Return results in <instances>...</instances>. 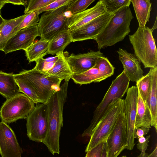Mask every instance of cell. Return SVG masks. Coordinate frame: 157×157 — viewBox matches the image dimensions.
Segmentation results:
<instances>
[{
  "label": "cell",
  "instance_id": "6da1fadb",
  "mask_svg": "<svg viewBox=\"0 0 157 157\" xmlns=\"http://www.w3.org/2000/svg\"><path fill=\"white\" fill-rule=\"evenodd\" d=\"M70 80H65L59 90L51 97L45 104L48 110V128L46 136L42 143L53 155L60 153L59 138L63 126V110L67 100Z\"/></svg>",
  "mask_w": 157,
  "mask_h": 157
},
{
  "label": "cell",
  "instance_id": "7a4b0ae2",
  "mask_svg": "<svg viewBox=\"0 0 157 157\" xmlns=\"http://www.w3.org/2000/svg\"><path fill=\"white\" fill-rule=\"evenodd\" d=\"M134 18L129 6H124L114 13L102 31L94 39L99 50L122 41L128 34Z\"/></svg>",
  "mask_w": 157,
  "mask_h": 157
},
{
  "label": "cell",
  "instance_id": "3957f363",
  "mask_svg": "<svg viewBox=\"0 0 157 157\" xmlns=\"http://www.w3.org/2000/svg\"><path fill=\"white\" fill-rule=\"evenodd\" d=\"M135 55L145 68L157 66V51L152 32L149 27H138L134 33L129 35Z\"/></svg>",
  "mask_w": 157,
  "mask_h": 157
},
{
  "label": "cell",
  "instance_id": "277c9868",
  "mask_svg": "<svg viewBox=\"0 0 157 157\" xmlns=\"http://www.w3.org/2000/svg\"><path fill=\"white\" fill-rule=\"evenodd\" d=\"M130 81L124 70L113 81L102 100L94 111L90 124L83 132L82 137L90 136L109 105L113 101L122 99L128 88Z\"/></svg>",
  "mask_w": 157,
  "mask_h": 157
},
{
  "label": "cell",
  "instance_id": "5b68a950",
  "mask_svg": "<svg viewBox=\"0 0 157 157\" xmlns=\"http://www.w3.org/2000/svg\"><path fill=\"white\" fill-rule=\"evenodd\" d=\"M69 5L43 13L37 25L40 39L49 41L56 35L68 29L69 19L72 15L68 10Z\"/></svg>",
  "mask_w": 157,
  "mask_h": 157
},
{
  "label": "cell",
  "instance_id": "8992f818",
  "mask_svg": "<svg viewBox=\"0 0 157 157\" xmlns=\"http://www.w3.org/2000/svg\"><path fill=\"white\" fill-rule=\"evenodd\" d=\"M124 99H119L111 103L92 131L85 152L106 140L112 132L118 116L124 107Z\"/></svg>",
  "mask_w": 157,
  "mask_h": 157
},
{
  "label": "cell",
  "instance_id": "52a82bcc",
  "mask_svg": "<svg viewBox=\"0 0 157 157\" xmlns=\"http://www.w3.org/2000/svg\"><path fill=\"white\" fill-rule=\"evenodd\" d=\"M34 103L24 94L6 99L0 109L1 121L10 124L20 119H26L35 108Z\"/></svg>",
  "mask_w": 157,
  "mask_h": 157
},
{
  "label": "cell",
  "instance_id": "ba28073f",
  "mask_svg": "<svg viewBox=\"0 0 157 157\" xmlns=\"http://www.w3.org/2000/svg\"><path fill=\"white\" fill-rule=\"evenodd\" d=\"M35 89L41 103L46 104L51 97L60 89L62 79L48 76L35 68L20 72Z\"/></svg>",
  "mask_w": 157,
  "mask_h": 157
},
{
  "label": "cell",
  "instance_id": "9c48e42d",
  "mask_svg": "<svg viewBox=\"0 0 157 157\" xmlns=\"http://www.w3.org/2000/svg\"><path fill=\"white\" fill-rule=\"evenodd\" d=\"M27 135L29 139L42 142L45 139L48 128L47 108L45 104H37L26 119Z\"/></svg>",
  "mask_w": 157,
  "mask_h": 157
},
{
  "label": "cell",
  "instance_id": "30bf717a",
  "mask_svg": "<svg viewBox=\"0 0 157 157\" xmlns=\"http://www.w3.org/2000/svg\"><path fill=\"white\" fill-rule=\"evenodd\" d=\"M138 96L136 86L128 88L124 100V111L125 116L127 135V149L131 150L135 145L134 133Z\"/></svg>",
  "mask_w": 157,
  "mask_h": 157
},
{
  "label": "cell",
  "instance_id": "8fae6325",
  "mask_svg": "<svg viewBox=\"0 0 157 157\" xmlns=\"http://www.w3.org/2000/svg\"><path fill=\"white\" fill-rule=\"evenodd\" d=\"M106 143L108 157H117L123 150L127 149V143L124 107L106 139Z\"/></svg>",
  "mask_w": 157,
  "mask_h": 157
},
{
  "label": "cell",
  "instance_id": "7c38bea8",
  "mask_svg": "<svg viewBox=\"0 0 157 157\" xmlns=\"http://www.w3.org/2000/svg\"><path fill=\"white\" fill-rule=\"evenodd\" d=\"M113 15L105 12L78 28L70 31L72 42L94 40L102 31Z\"/></svg>",
  "mask_w": 157,
  "mask_h": 157
},
{
  "label": "cell",
  "instance_id": "4fadbf2b",
  "mask_svg": "<svg viewBox=\"0 0 157 157\" xmlns=\"http://www.w3.org/2000/svg\"><path fill=\"white\" fill-rule=\"evenodd\" d=\"M39 36L37 25L22 29L16 33L7 42L2 50L5 54L19 50H26Z\"/></svg>",
  "mask_w": 157,
  "mask_h": 157
},
{
  "label": "cell",
  "instance_id": "5bb4252c",
  "mask_svg": "<svg viewBox=\"0 0 157 157\" xmlns=\"http://www.w3.org/2000/svg\"><path fill=\"white\" fill-rule=\"evenodd\" d=\"M22 150L12 128L0 122V154L2 157H21Z\"/></svg>",
  "mask_w": 157,
  "mask_h": 157
},
{
  "label": "cell",
  "instance_id": "9a60e30c",
  "mask_svg": "<svg viewBox=\"0 0 157 157\" xmlns=\"http://www.w3.org/2000/svg\"><path fill=\"white\" fill-rule=\"evenodd\" d=\"M66 60L73 75L83 73L94 67L98 60L104 56L100 50L86 53L66 55Z\"/></svg>",
  "mask_w": 157,
  "mask_h": 157
},
{
  "label": "cell",
  "instance_id": "2e32d148",
  "mask_svg": "<svg viewBox=\"0 0 157 157\" xmlns=\"http://www.w3.org/2000/svg\"><path fill=\"white\" fill-rule=\"evenodd\" d=\"M117 52L126 76L130 81L136 82L142 77L144 73L140 61L134 54L125 49L119 48Z\"/></svg>",
  "mask_w": 157,
  "mask_h": 157
},
{
  "label": "cell",
  "instance_id": "e0dca14e",
  "mask_svg": "<svg viewBox=\"0 0 157 157\" xmlns=\"http://www.w3.org/2000/svg\"><path fill=\"white\" fill-rule=\"evenodd\" d=\"M106 12L104 0H100L92 7L72 15L69 20L68 28L70 31L75 30Z\"/></svg>",
  "mask_w": 157,
  "mask_h": 157
},
{
  "label": "cell",
  "instance_id": "ac0fdd59",
  "mask_svg": "<svg viewBox=\"0 0 157 157\" xmlns=\"http://www.w3.org/2000/svg\"><path fill=\"white\" fill-rule=\"evenodd\" d=\"M151 85L146 102L151 116V126L154 127L157 132V66L150 68Z\"/></svg>",
  "mask_w": 157,
  "mask_h": 157
},
{
  "label": "cell",
  "instance_id": "d6986e66",
  "mask_svg": "<svg viewBox=\"0 0 157 157\" xmlns=\"http://www.w3.org/2000/svg\"><path fill=\"white\" fill-rule=\"evenodd\" d=\"M56 55L58 58L54 66L44 73L48 76H55L62 80L71 78L73 74L67 62L66 55L63 52Z\"/></svg>",
  "mask_w": 157,
  "mask_h": 157
},
{
  "label": "cell",
  "instance_id": "ffe728a7",
  "mask_svg": "<svg viewBox=\"0 0 157 157\" xmlns=\"http://www.w3.org/2000/svg\"><path fill=\"white\" fill-rule=\"evenodd\" d=\"M20 93L15 82L14 74L0 71V94L6 99Z\"/></svg>",
  "mask_w": 157,
  "mask_h": 157
},
{
  "label": "cell",
  "instance_id": "44dd1931",
  "mask_svg": "<svg viewBox=\"0 0 157 157\" xmlns=\"http://www.w3.org/2000/svg\"><path fill=\"white\" fill-rule=\"evenodd\" d=\"M71 42V32L69 29L63 31L49 41L47 54L54 55L63 52L65 48Z\"/></svg>",
  "mask_w": 157,
  "mask_h": 157
},
{
  "label": "cell",
  "instance_id": "7402d4cb",
  "mask_svg": "<svg viewBox=\"0 0 157 157\" xmlns=\"http://www.w3.org/2000/svg\"><path fill=\"white\" fill-rule=\"evenodd\" d=\"M138 92L135 128L141 127H145L150 128L151 124V112L146 102L143 100L138 91Z\"/></svg>",
  "mask_w": 157,
  "mask_h": 157
},
{
  "label": "cell",
  "instance_id": "603a6c76",
  "mask_svg": "<svg viewBox=\"0 0 157 157\" xmlns=\"http://www.w3.org/2000/svg\"><path fill=\"white\" fill-rule=\"evenodd\" d=\"M133 5L139 27H144L149 21L151 10V3L149 0H131Z\"/></svg>",
  "mask_w": 157,
  "mask_h": 157
},
{
  "label": "cell",
  "instance_id": "cb8c5ba5",
  "mask_svg": "<svg viewBox=\"0 0 157 157\" xmlns=\"http://www.w3.org/2000/svg\"><path fill=\"white\" fill-rule=\"evenodd\" d=\"M49 41L40 39L31 44L25 50L29 63L36 61L47 54Z\"/></svg>",
  "mask_w": 157,
  "mask_h": 157
},
{
  "label": "cell",
  "instance_id": "d4e9b609",
  "mask_svg": "<svg viewBox=\"0 0 157 157\" xmlns=\"http://www.w3.org/2000/svg\"><path fill=\"white\" fill-rule=\"evenodd\" d=\"M26 14L16 18L6 20L4 23L0 27V51H2L11 33L24 19Z\"/></svg>",
  "mask_w": 157,
  "mask_h": 157
},
{
  "label": "cell",
  "instance_id": "484cf974",
  "mask_svg": "<svg viewBox=\"0 0 157 157\" xmlns=\"http://www.w3.org/2000/svg\"><path fill=\"white\" fill-rule=\"evenodd\" d=\"M14 78L20 92L25 94L35 104L41 103L35 89L22 74L19 72L14 74Z\"/></svg>",
  "mask_w": 157,
  "mask_h": 157
},
{
  "label": "cell",
  "instance_id": "4316f807",
  "mask_svg": "<svg viewBox=\"0 0 157 157\" xmlns=\"http://www.w3.org/2000/svg\"><path fill=\"white\" fill-rule=\"evenodd\" d=\"M71 78L75 83L80 85L99 82L106 79L95 66L83 73L73 75Z\"/></svg>",
  "mask_w": 157,
  "mask_h": 157
},
{
  "label": "cell",
  "instance_id": "83f0119b",
  "mask_svg": "<svg viewBox=\"0 0 157 157\" xmlns=\"http://www.w3.org/2000/svg\"><path fill=\"white\" fill-rule=\"evenodd\" d=\"M151 85V75L149 70L148 73L143 76L136 82L138 91L143 100L146 102Z\"/></svg>",
  "mask_w": 157,
  "mask_h": 157
},
{
  "label": "cell",
  "instance_id": "f1b7e54d",
  "mask_svg": "<svg viewBox=\"0 0 157 157\" xmlns=\"http://www.w3.org/2000/svg\"><path fill=\"white\" fill-rule=\"evenodd\" d=\"M39 15L36 10L26 14L24 19L12 31L10 38L22 29L37 25L40 19Z\"/></svg>",
  "mask_w": 157,
  "mask_h": 157
},
{
  "label": "cell",
  "instance_id": "f546056e",
  "mask_svg": "<svg viewBox=\"0 0 157 157\" xmlns=\"http://www.w3.org/2000/svg\"><path fill=\"white\" fill-rule=\"evenodd\" d=\"M94 66L98 68L100 73L105 79L114 74V67L107 58L104 56L100 58Z\"/></svg>",
  "mask_w": 157,
  "mask_h": 157
},
{
  "label": "cell",
  "instance_id": "4dcf8cb0",
  "mask_svg": "<svg viewBox=\"0 0 157 157\" xmlns=\"http://www.w3.org/2000/svg\"><path fill=\"white\" fill-rule=\"evenodd\" d=\"M58 58V56L44 59L42 58L36 61L34 67L37 70L45 73L51 70L54 66Z\"/></svg>",
  "mask_w": 157,
  "mask_h": 157
},
{
  "label": "cell",
  "instance_id": "1f68e13d",
  "mask_svg": "<svg viewBox=\"0 0 157 157\" xmlns=\"http://www.w3.org/2000/svg\"><path fill=\"white\" fill-rule=\"evenodd\" d=\"M95 0H74L70 4L68 9L73 15L80 13L86 9Z\"/></svg>",
  "mask_w": 157,
  "mask_h": 157
},
{
  "label": "cell",
  "instance_id": "d6a6232c",
  "mask_svg": "<svg viewBox=\"0 0 157 157\" xmlns=\"http://www.w3.org/2000/svg\"><path fill=\"white\" fill-rule=\"evenodd\" d=\"M105 3L106 12L114 13L121 8L129 6L131 0H104Z\"/></svg>",
  "mask_w": 157,
  "mask_h": 157
},
{
  "label": "cell",
  "instance_id": "836d02e7",
  "mask_svg": "<svg viewBox=\"0 0 157 157\" xmlns=\"http://www.w3.org/2000/svg\"><path fill=\"white\" fill-rule=\"evenodd\" d=\"M55 0H30L24 12L25 14L43 8L54 2Z\"/></svg>",
  "mask_w": 157,
  "mask_h": 157
},
{
  "label": "cell",
  "instance_id": "e575fe53",
  "mask_svg": "<svg viewBox=\"0 0 157 157\" xmlns=\"http://www.w3.org/2000/svg\"><path fill=\"white\" fill-rule=\"evenodd\" d=\"M74 0H55L48 5L36 10L39 14L46 11L57 9L62 6L69 5Z\"/></svg>",
  "mask_w": 157,
  "mask_h": 157
},
{
  "label": "cell",
  "instance_id": "d590c367",
  "mask_svg": "<svg viewBox=\"0 0 157 157\" xmlns=\"http://www.w3.org/2000/svg\"><path fill=\"white\" fill-rule=\"evenodd\" d=\"M106 139L86 152L85 157H101L105 143Z\"/></svg>",
  "mask_w": 157,
  "mask_h": 157
},
{
  "label": "cell",
  "instance_id": "8d00e7d4",
  "mask_svg": "<svg viewBox=\"0 0 157 157\" xmlns=\"http://www.w3.org/2000/svg\"><path fill=\"white\" fill-rule=\"evenodd\" d=\"M150 137V136H148L146 137L143 136L138 139V142L137 145V148L141 152L146 151L148 146Z\"/></svg>",
  "mask_w": 157,
  "mask_h": 157
},
{
  "label": "cell",
  "instance_id": "74e56055",
  "mask_svg": "<svg viewBox=\"0 0 157 157\" xmlns=\"http://www.w3.org/2000/svg\"><path fill=\"white\" fill-rule=\"evenodd\" d=\"M150 128L145 127H141L135 128L134 133V138H138L144 136L147 134L149 132Z\"/></svg>",
  "mask_w": 157,
  "mask_h": 157
},
{
  "label": "cell",
  "instance_id": "f35d334b",
  "mask_svg": "<svg viewBox=\"0 0 157 157\" xmlns=\"http://www.w3.org/2000/svg\"><path fill=\"white\" fill-rule=\"evenodd\" d=\"M7 3H10L15 5H22L26 6L27 5V1L23 0H6Z\"/></svg>",
  "mask_w": 157,
  "mask_h": 157
},
{
  "label": "cell",
  "instance_id": "ab89813d",
  "mask_svg": "<svg viewBox=\"0 0 157 157\" xmlns=\"http://www.w3.org/2000/svg\"><path fill=\"white\" fill-rule=\"evenodd\" d=\"M145 157H157V144L153 151L150 154L148 155L147 153Z\"/></svg>",
  "mask_w": 157,
  "mask_h": 157
},
{
  "label": "cell",
  "instance_id": "60d3db41",
  "mask_svg": "<svg viewBox=\"0 0 157 157\" xmlns=\"http://www.w3.org/2000/svg\"><path fill=\"white\" fill-rule=\"evenodd\" d=\"M101 157H108L106 140L105 141L104 144V147Z\"/></svg>",
  "mask_w": 157,
  "mask_h": 157
},
{
  "label": "cell",
  "instance_id": "b9f144b4",
  "mask_svg": "<svg viewBox=\"0 0 157 157\" xmlns=\"http://www.w3.org/2000/svg\"><path fill=\"white\" fill-rule=\"evenodd\" d=\"M7 3L6 0H0V13L1 9Z\"/></svg>",
  "mask_w": 157,
  "mask_h": 157
},
{
  "label": "cell",
  "instance_id": "7bdbcfd3",
  "mask_svg": "<svg viewBox=\"0 0 157 157\" xmlns=\"http://www.w3.org/2000/svg\"><path fill=\"white\" fill-rule=\"evenodd\" d=\"M157 17H156L155 21V23L152 27V28L151 29V31L153 32V31L155 29H157Z\"/></svg>",
  "mask_w": 157,
  "mask_h": 157
},
{
  "label": "cell",
  "instance_id": "ee69618b",
  "mask_svg": "<svg viewBox=\"0 0 157 157\" xmlns=\"http://www.w3.org/2000/svg\"><path fill=\"white\" fill-rule=\"evenodd\" d=\"M5 21V19L2 18L0 13V27L4 23Z\"/></svg>",
  "mask_w": 157,
  "mask_h": 157
},
{
  "label": "cell",
  "instance_id": "f6af8a7d",
  "mask_svg": "<svg viewBox=\"0 0 157 157\" xmlns=\"http://www.w3.org/2000/svg\"><path fill=\"white\" fill-rule=\"evenodd\" d=\"M146 154L145 151H141L140 154L137 157H145Z\"/></svg>",
  "mask_w": 157,
  "mask_h": 157
},
{
  "label": "cell",
  "instance_id": "bcb514c9",
  "mask_svg": "<svg viewBox=\"0 0 157 157\" xmlns=\"http://www.w3.org/2000/svg\"><path fill=\"white\" fill-rule=\"evenodd\" d=\"M121 157H126V156H122Z\"/></svg>",
  "mask_w": 157,
  "mask_h": 157
}]
</instances>
